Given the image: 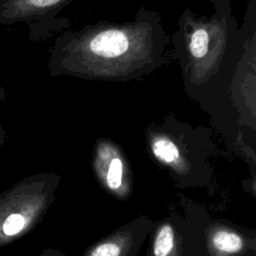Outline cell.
I'll return each instance as SVG.
<instances>
[{
  "instance_id": "1",
  "label": "cell",
  "mask_w": 256,
  "mask_h": 256,
  "mask_svg": "<svg viewBox=\"0 0 256 256\" xmlns=\"http://www.w3.org/2000/svg\"><path fill=\"white\" fill-rule=\"evenodd\" d=\"M256 26V0H249L241 26L233 13L197 16L186 7L170 35L171 60L179 64L186 95L210 117L229 148L255 175L256 153L240 126L230 87L247 36Z\"/></svg>"
},
{
  "instance_id": "2",
  "label": "cell",
  "mask_w": 256,
  "mask_h": 256,
  "mask_svg": "<svg viewBox=\"0 0 256 256\" xmlns=\"http://www.w3.org/2000/svg\"><path fill=\"white\" fill-rule=\"evenodd\" d=\"M171 41L159 12L141 6L132 20H99L66 29L50 48L51 76L127 82L171 62Z\"/></svg>"
},
{
  "instance_id": "3",
  "label": "cell",
  "mask_w": 256,
  "mask_h": 256,
  "mask_svg": "<svg viewBox=\"0 0 256 256\" xmlns=\"http://www.w3.org/2000/svg\"><path fill=\"white\" fill-rule=\"evenodd\" d=\"M150 158L165 169L180 189L206 187L213 177L211 159L216 153L212 129L166 114L144 128Z\"/></svg>"
},
{
  "instance_id": "4",
  "label": "cell",
  "mask_w": 256,
  "mask_h": 256,
  "mask_svg": "<svg viewBox=\"0 0 256 256\" xmlns=\"http://www.w3.org/2000/svg\"><path fill=\"white\" fill-rule=\"evenodd\" d=\"M207 210L189 198L173 202L150 233L151 256H207L205 228Z\"/></svg>"
},
{
  "instance_id": "5",
  "label": "cell",
  "mask_w": 256,
  "mask_h": 256,
  "mask_svg": "<svg viewBox=\"0 0 256 256\" xmlns=\"http://www.w3.org/2000/svg\"><path fill=\"white\" fill-rule=\"evenodd\" d=\"M76 0H0V24L24 22L33 41L44 40L70 26L68 18L57 15Z\"/></svg>"
},
{
  "instance_id": "6",
  "label": "cell",
  "mask_w": 256,
  "mask_h": 256,
  "mask_svg": "<svg viewBox=\"0 0 256 256\" xmlns=\"http://www.w3.org/2000/svg\"><path fill=\"white\" fill-rule=\"evenodd\" d=\"M91 166L101 188L118 200L125 201L133 192L134 178L129 159L122 147L106 137L93 144Z\"/></svg>"
},
{
  "instance_id": "7",
  "label": "cell",
  "mask_w": 256,
  "mask_h": 256,
  "mask_svg": "<svg viewBox=\"0 0 256 256\" xmlns=\"http://www.w3.org/2000/svg\"><path fill=\"white\" fill-rule=\"evenodd\" d=\"M230 97L238 114L243 134L255 147L248 133H256V26L249 32L243 54L237 65L230 87Z\"/></svg>"
},
{
  "instance_id": "8",
  "label": "cell",
  "mask_w": 256,
  "mask_h": 256,
  "mask_svg": "<svg viewBox=\"0 0 256 256\" xmlns=\"http://www.w3.org/2000/svg\"><path fill=\"white\" fill-rule=\"evenodd\" d=\"M205 246L207 256H256V232L211 218L205 228Z\"/></svg>"
},
{
  "instance_id": "9",
  "label": "cell",
  "mask_w": 256,
  "mask_h": 256,
  "mask_svg": "<svg viewBox=\"0 0 256 256\" xmlns=\"http://www.w3.org/2000/svg\"><path fill=\"white\" fill-rule=\"evenodd\" d=\"M154 222L150 217L140 215L91 244L83 256H137Z\"/></svg>"
},
{
  "instance_id": "10",
  "label": "cell",
  "mask_w": 256,
  "mask_h": 256,
  "mask_svg": "<svg viewBox=\"0 0 256 256\" xmlns=\"http://www.w3.org/2000/svg\"><path fill=\"white\" fill-rule=\"evenodd\" d=\"M213 5L215 12L218 14H227L232 13L231 0H209Z\"/></svg>"
},
{
  "instance_id": "11",
  "label": "cell",
  "mask_w": 256,
  "mask_h": 256,
  "mask_svg": "<svg viewBox=\"0 0 256 256\" xmlns=\"http://www.w3.org/2000/svg\"><path fill=\"white\" fill-rule=\"evenodd\" d=\"M41 256H66L63 252H61L58 249H52V248H48L45 249L44 252L42 253Z\"/></svg>"
},
{
  "instance_id": "12",
  "label": "cell",
  "mask_w": 256,
  "mask_h": 256,
  "mask_svg": "<svg viewBox=\"0 0 256 256\" xmlns=\"http://www.w3.org/2000/svg\"><path fill=\"white\" fill-rule=\"evenodd\" d=\"M5 141V131L1 125V122H0V146L3 144V142Z\"/></svg>"
},
{
  "instance_id": "13",
  "label": "cell",
  "mask_w": 256,
  "mask_h": 256,
  "mask_svg": "<svg viewBox=\"0 0 256 256\" xmlns=\"http://www.w3.org/2000/svg\"><path fill=\"white\" fill-rule=\"evenodd\" d=\"M146 256H151V252H150V250L148 249V251H147V255Z\"/></svg>"
}]
</instances>
